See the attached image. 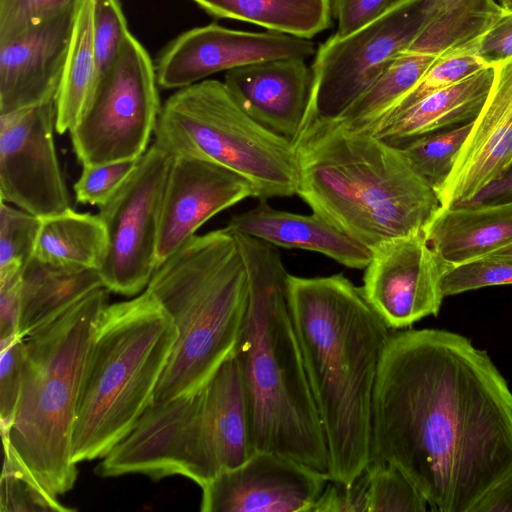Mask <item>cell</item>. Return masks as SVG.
<instances>
[{
	"mask_svg": "<svg viewBox=\"0 0 512 512\" xmlns=\"http://www.w3.org/2000/svg\"><path fill=\"white\" fill-rule=\"evenodd\" d=\"M371 462L398 467L433 511L472 512L512 472V392L488 353L447 330H391Z\"/></svg>",
	"mask_w": 512,
	"mask_h": 512,
	"instance_id": "6da1fadb",
	"label": "cell"
},
{
	"mask_svg": "<svg viewBox=\"0 0 512 512\" xmlns=\"http://www.w3.org/2000/svg\"><path fill=\"white\" fill-rule=\"evenodd\" d=\"M287 293L328 450L329 481L352 483L372 458V407L390 329L342 273L288 275Z\"/></svg>",
	"mask_w": 512,
	"mask_h": 512,
	"instance_id": "7a4b0ae2",
	"label": "cell"
},
{
	"mask_svg": "<svg viewBox=\"0 0 512 512\" xmlns=\"http://www.w3.org/2000/svg\"><path fill=\"white\" fill-rule=\"evenodd\" d=\"M232 233L248 280V305L234 356L255 452L278 453L327 474L325 435L288 301L289 274L276 246Z\"/></svg>",
	"mask_w": 512,
	"mask_h": 512,
	"instance_id": "3957f363",
	"label": "cell"
},
{
	"mask_svg": "<svg viewBox=\"0 0 512 512\" xmlns=\"http://www.w3.org/2000/svg\"><path fill=\"white\" fill-rule=\"evenodd\" d=\"M297 195L368 247L423 230L440 203L400 148L331 120L306 122L294 141Z\"/></svg>",
	"mask_w": 512,
	"mask_h": 512,
	"instance_id": "277c9868",
	"label": "cell"
},
{
	"mask_svg": "<svg viewBox=\"0 0 512 512\" xmlns=\"http://www.w3.org/2000/svg\"><path fill=\"white\" fill-rule=\"evenodd\" d=\"M146 289L178 330L153 401L195 392L234 354L247 310V273L232 231L192 236Z\"/></svg>",
	"mask_w": 512,
	"mask_h": 512,
	"instance_id": "5b68a950",
	"label": "cell"
},
{
	"mask_svg": "<svg viewBox=\"0 0 512 512\" xmlns=\"http://www.w3.org/2000/svg\"><path fill=\"white\" fill-rule=\"evenodd\" d=\"M100 287L24 337V369L11 427L1 431L18 460L58 497L76 482L72 435L79 393L97 320L108 305Z\"/></svg>",
	"mask_w": 512,
	"mask_h": 512,
	"instance_id": "8992f818",
	"label": "cell"
},
{
	"mask_svg": "<svg viewBox=\"0 0 512 512\" xmlns=\"http://www.w3.org/2000/svg\"><path fill=\"white\" fill-rule=\"evenodd\" d=\"M178 330L146 289L107 305L94 328L72 435L75 464L103 458L153 401Z\"/></svg>",
	"mask_w": 512,
	"mask_h": 512,
	"instance_id": "52a82bcc",
	"label": "cell"
},
{
	"mask_svg": "<svg viewBox=\"0 0 512 512\" xmlns=\"http://www.w3.org/2000/svg\"><path fill=\"white\" fill-rule=\"evenodd\" d=\"M154 134L174 157L210 161L239 174L259 201L297 193L294 142L250 117L224 82L205 79L177 89L161 105Z\"/></svg>",
	"mask_w": 512,
	"mask_h": 512,
	"instance_id": "ba28073f",
	"label": "cell"
},
{
	"mask_svg": "<svg viewBox=\"0 0 512 512\" xmlns=\"http://www.w3.org/2000/svg\"><path fill=\"white\" fill-rule=\"evenodd\" d=\"M445 0H393L376 19L316 49L305 121L335 120L406 50ZM304 126V125H303Z\"/></svg>",
	"mask_w": 512,
	"mask_h": 512,
	"instance_id": "9c48e42d",
	"label": "cell"
},
{
	"mask_svg": "<svg viewBox=\"0 0 512 512\" xmlns=\"http://www.w3.org/2000/svg\"><path fill=\"white\" fill-rule=\"evenodd\" d=\"M156 68L129 33L113 66L102 75L77 124L69 131L83 166L140 158L161 109Z\"/></svg>",
	"mask_w": 512,
	"mask_h": 512,
	"instance_id": "30bf717a",
	"label": "cell"
},
{
	"mask_svg": "<svg viewBox=\"0 0 512 512\" xmlns=\"http://www.w3.org/2000/svg\"><path fill=\"white\" fill-rule=\"evenodd\" d=\"M100 477L185 476L200 487L220 472L204 426V390L152 401L94 469Z\"/></svg>",
	"mask_w": 512,
	"mask_h": 512,
	"instance_id": "8fae6325",
	"label": "cell"
},
{
	"mask_svg": "<svg viewBox=\"0 0 512 512\" xmlns=\"http://www.w3.org/2000/svg\"><path fill=\"white\" fill-rule=\"evenodd\" d=\"M173 159L154 142L124 183L99 206L108 248L98 271L110 291L136 295L156 270L162 203Z\"/></svg>",
	"mask_w": 512,
	"mask_h": 512,
	"instance_id": "7c38bea8",
	"label": "cell"
},
{
	"mask_svg": "<svg viewBox=\"0 0 512 512\" xmlns=\"http://www.w3.org/2000/svg\"><path fill=\"white\" fill-rule=\"evenodd\" d=\"M54 128L55 100L0 114L1 200L41 219L71 208Z\"/></svg>",
	"mask_w": 512,
	"mask_h": 512,
	"instance_id": "4fadbf2b",
	"label": "cell"
},
{
	"mask_svg": "<svg viewBox=\"0 0 512 512\" xmlns=\"http://www.w3.org/2000/svg\"><path fill=\"white\" fill-rule=\"evenodd\" d=\"M448 267L421 230L372 249L360 288L390 330L407 329L438 315L444 299L442 276Z\"/></svg>",
	"mask_w": 512,
	"mask_h": 512,
	"instance_id": "5bb4252c",
	"label": "cell"
},
{
	"mask_svg": "<svg viewBox=\"0 0 512 512\" xmlns=\"http://www.w3.org/2000/svg\"><path fill=\"white\" fill-rule=\"evenodd\" d=\"M315 53V44L309 39L211 23L186 30L170 41L155 68L160 87L181 89L218 72L281 58L306 59Z\"/></svg>",
	"mask_w": 512,
	"mask_h": 512,
	"instance_id": "9a60e30c",
	"label": "cell"
},
{
	"mask_svg": "<svg viewBox=\"0 0 512 512\" xmlns=\"http://www.w3.org/2000/svg\"><path fill=\"white\" fill-rule=\"evenodd\" d=\"M327 474L274 452L257 451L202 488V512H310Z\"/></svg>",
	"mask_w": 512,
	"mask_h": 512,
	"instance_id": "2e32d148",
	"label": "cell"
},
{
	"mask_svg": "<svg viewBox=\"0 0 512 512\" xmlns=\"http://www.w3.org/2000/svg\"><path fill=\"white\" fill-rule=\"evenodd\" d=\"M493 67L489 94L436 191L441 207L469 202L512 168V57Z\"/></svg>",
	"mask_w": 512,
	"mask_h": 512,
	"instance_id": "e0dca14e",
	"label": "cell"
},
{
	"mask_svg": "<svg viewBox=\"0 0 512 512\" xmlns=\"http://www.w3.org/2000/svg\"><path fill=\"white\" fill-rule=\"evenodd\" d=\"M253 195L251 184L232 170L202 159L175 156L162 203L156 268L210 218Z\"/></svg>",
	"mask_w": 512,
	"mask_h": 512,
	"instance_id": "ac0fdd59",
	"label": "cell"
},
{
	"mask_svg": "<svg viewBox=\"0 0 512 512\" xmlns=\"http://www.w3.org/2000/svg\"><path fill=\"white\" fill-rule=\"evenodd\" d=\"M75 8L0 44V114L56 99Z\"/></svg>",
	"mask_w": 512,
	"mask_h": 512,
	"instance_id": "d6986e66",
	"label": "cell"
},
{
	"mask_svg": "<svg viewBox=\"0 0 512 512\" xmlns=\"http://www.w3.org/2000/svg\"><path fill=\"white\" fill-rule=\"evenodd\" d=\"M223 82L250 117L296 140L311 93V70L305 59L281 58L234 68L226 72Z\"/></svg>",
	"mask_w": 512,
	"mask_h": 512,
	"instance_id": "ffe728a7",
	"label": "cell"
},
{
	"mask_svg": "<svg viewBox=\"0 0 512 512\" xmlns=\"http://www.w3.org/2000/svg\"><path fill=\"white\" fill-rule=\"evenodd\" d=\"M227 228L276 247L317 252L353 269H364L372 257L368 247L319 215L277 210L267 201H259L254 208L233 215Z\"/></svg>",
	"mask_w": 512,
	"mask_h": 512,
	"instance_id": "44dd1931",
	"label": "cell"
},
{
	"mask_svg": "<svg viewBox=\"0 0 512 512\" xmlns=\"http://www.w3.org/2000/svg\"><path fill=\"white\" fill-rule=\"evenodd\" d=\"M423 233L435 253L449 266L484 258L512 245V198L440 206Z\"/></svg>",
	"mask_w": 512,
	"mask_h": 512,
	"instance_id": "7402d4cb",
	"label": "cell"
},
{
	"mask_svg": "<svg viewBox=\"0 0 512 512\" xmlns=\"http://www.w3.org/2000/svg\"><path fill=\"white\" fill-rule=\"evenodd\" d=\"M493 78L494 67H486L390 116L372 134L394 145L470 122L480 112Z\"/></svg>",
	"mask_w": 512,
	"mask_h": 512,
	"instance_id": "603a6c76",
	"label": "cell"
},
{
	"mask_svg": "<svg viewBox=\"0 0 512 512\" xmlns=\"http://www.w3.org/2000/svg\"><path fill=\"white\" fill-rule=\"evenodd\" d=\"M203 390L206 436L221 473L238 467L255 453L246 394L234 354L221 364Z\"/></svg>",
	"mask_w": 512,
	"mask_h": 512,
	"instance_id": "cb8c5ba5",
	"label": "cell"
},
{
	"mask_svg": "<svg viewBox=\"0 0 512 512\" xmlns=\"http://www.w3.org/2000/svg\"><path fill=\"white\" fill-rule=\"evenodd\" d=\"M103 286L97 269L51 264L33 256L21 273L18 335L25 337Z\"/></svg>",
	"mask_w": 512,
	"mask_h": 512,
	"instance_id": "d4e9b609",
	"label": "cell"
},
{
	"mask_svg": "<svg viewBox=\"0 0 512 512\" xmlns=\"http://www.w3.org/2000/svg\"><path fill=\"white\" fill-rule=\"evenodd\" d=\"M207 14L312 39L332 25L331 0H191Z\"/></svg>",
	"mask_w": 512,
	"mask_h": 512,
	"instance_id": "484cf974",
	"label": "cell"
},
{
	"mask_svg": "<svg viewBox=\"0 0 512 512\" xmlns=\"http://www.w3.org/2000/svg\"><path fill=\"white\" fill-rule=\"evenodd\" d=\"M94 0H77L74 25L55 99L56 131H70L85 112L99 80L93 40Z\"/></svg>",
	"mask_w": 512,
	"mask_h": 512,
	"instance_id": "4316f807",
	"label": "cell"
},
{
	"mask_svg": "<svg viewBox=\"0 0 512 512\" xmlns=\"http://www.w3.org/2000/svg\"><path fill=\"white\" fill-rule=\"evenodd\" d=\"M108 248L99 215L72 208L42 219L34 257L51 264L99 270Z\"/></svg>",
	"mask_w": 512,
	"mask_h": 512,
	"instance_id": "83f0119b",
	"label": "cell"
},
{
	"mask_svg": "<svg viewBox=\"0 0 512 512\" xmlns=\"http://www.w3.org/2000/svg\"><path fill=\"white\" fill-rule=\"evenodd\" d=\"M437 60L428 55L400 52L383 74L331 121L349 130L371 133Z\"/></svg>",
	"mask_w": 512,
	"mask_h": 512,
	"instance_id": "f1b7e54d",
	"label": "cell"
},
{
	"mask_svg": "<svg viewBox=\"0 0 512 512\" xmlns=\"http://www.w3.org/2000/svg\"><path fill=\"white\" fill-rule=\"evenodd\" d=\"M473 120L448 130L422 135L398 146L415 172L436 191L452 170Z\"/></svg>",
	"mask_w": 512,
	"mask_h": 512,
	"instance_id": "f546056e",
	"label": "cell"
},
{
	"mask_svg": "<svg viewBox=\"0 0 512 512\" xmlns=\"http://www.w3.org/2000/svg\"><path fill=\"white\" fill-rule=\"evenodd\" d=\"M366 512H424L427 501L395 465L371 462L366 468Z\"/></svg>",
	"mask_w": 512,
	"mask_h": 512,
	"instance_id": "4dcf8cb0",
	"label": "cell"
},
{
	"mask_svg": "<svg viewBox=\"0 0 512 512\" xmlns=\"http://www.w3.org/2000/svg\"><path fill=\"white\" fill-rule=\"evenodd\" d=\"M4 465L1 475V512L75 511L47 492L3 442Z\"/></svg>",
	"mask_w": 512,
	"mask_h": 512,
	"instance_id": "1f68e13d",
	"label": "cell"
},
{
	"mask_svg": "<svg viewBox=\"0 0 512 512\" xmlns=\"http://www.w3.org/2000/svg\"><path fill=\"white\" fill-rule=\"evenodd\" d=\"M486 67L489 66L474 51H460L438 59L379 124L426 95L453 85Z\"/></svg>",
	"mask_w": 512,
	"mask_h": 512,
	"instance_id": "d6a6232c",
	"label": "cell"
},
{
	"mask_svg": "<svg viewBox=\"0 0 512 512\" xmlns=\"http://www.w3.org/2000/svg\"><path fill=\"white\" fill-rule=\"evenodd\" d=\"M42 219L1 200L0 267L25 265L34 255Z\"/></svg>",
	"mask_w": 512,
	"mask_h": 512,
	"instance_id": "836d02e7",
	"label": "cell"
},
{
	"mask_svg": "<svg viewBox=\"0 0 512 512\" xmlns=\"http://www.w3.org/2000/svg\"><path fill=\"white\" fill-rule=\"evenodd\" d=\"M129 33L120 0H94L93 40L99 78L113 66Z\"/></svg>",
	"mask_w": 512,
	"mask_h": 512,
	"instance_id": "e575fe53",
	"label": "cell"
},
{
	"mask_svg": "<svg viewBox=\"0 0 512 512\" xmlns=\"http://www.w3.org/2000/svg\"><path fill=\"white\" fill-rule=\"evenodd\" d=\"M500 285H512V260L481 258L449 266L441 281L444 297Z\"/></svg>",
	"mask_w": 512,
	"mask_h": 512,
	"instance_id": "d590c367",
	"label": "cell"
},
{
	"mask_svg": "<svg viewBox=\"0 0 512 512\" xmlns=\"http://www.w3.org/2000/svg\"><path fill=\"white\" fill-rule=\"evenodd\" d=\"M77 0H0V44L75 7Z\"/></svg>",
	"mask_w": 512,
	"mask_h": 512,
	"instance_id": "8d00e7d4",
	"label": "cell"
},
{
	"mask_svg": "<svg viewBox=\"0 0 512 512\" xmlns=\"http://www.w3.org/2000/svg\"><path fill=\"white\" fill-rule=\"evenodd\" d=\"M0 358L1 431L12 425L20 398L24 369V337L18 334L2 339Z\"/></svg>",
	"mask_w": 512,
	"mask_h": 512,
	"instance_id": "74e56055",
	"label": "cell"
},
{
	"mask_svg": "<svg viewBox=\"0 0 512 512\" xmlns=\"http://www.w3.org/2000/svg\"><path fill=\"white\" fill-rule=\"evenodd\" d=\"M139 158L83 166L74 184L76 201L97 205L106 202L134 170Z\"/></svg>",
	"mask_w": 512,
	"mask_h": 512,
	"instance_id": "f35d334b",
	"label": "cell"
},
{
	"mask_svg": "<svg viewBox=\"0 0 512 512\" xmlns=\"http://www.w3.org/2000/svg\"><path fill=\"white\" fill-rule=\"evenodd\" d=\"M367 474L352 483L329 481L310 512H366Z\"/></svg>",
	"mask_w": 512,
	"mask_h": 512,
	"instance_id": "ab89813d",
	"label": "cell"
},
{
	"mask_svg": "<svg viewBox=\"0 0 512 512\" xmlns=\"http://www.w3.org/2000/svg\"><path fill=\"white\" fill-rule=\"evenodd\" d=\"M23 265L0 267V337L18 334L21 313V273Z\"/></svg>",
	"mask_w": 512,
	"mask_h": 512,
	"instance_id": "60d3db41",
	"label": "cell"
},
{
	"mask_svg": "<svg viewBox=\"0 0 512 512\" xmlns=\"http://www.w3.org/2000/svg\"><path fill=\"white\" fill-rule=\"evenodd\" d=\"M393 0H331L338 22L336 35L346 36L380 16Z\"/></svg>",
	"mask_w": 512,
	"mask_h": 512,
	"instance_id": "b9f144b4",
	"label": "cell"
},
{
	"mask_svg": "<svg viewBox=\"0 0 512 512\" xmlns=\"http://www.w3.org/2000/svg\"><path fill=\"white\" fill-rule=\"evenodd\" d=\"M476 54L487 65L496 64L512 57V12L502 15L479 39Z\"/></svg>",
	"mask_w": 512,
	"mask_h": 512,
	"instance_id": "7bdbcfd3",
	"label": "cell"
},
{
	"mask_svg": "<svg viewBox=\"0 0 512 512\" xmlns=\"http://www.w3.org/2000/svg\"><path fill=\"white\" fill-rule=\"evenodd\" d=\"M472 512H512V472L498 482Z\"/></svg>",
	"mask_w": 512,
	"mask_h": 512,
	"instance_id": "ee69618b",
	"label": "cell"
},
{
	"mask_svg": "<svg viewBox=\"0 0 512 512\" xmlns=\"http://www.w3.org/2000/svg\"><path fill=\"white\" fill-rule=\"evenodd\" d=\"M512 198V168L465 204H479Z\"/></svg>",
	"mask_w": 512,
	"mask_h": 512,
	"instance_id": "f6af8a7d",
	"label": "cell"
},
{
	"mask_svg": "<svg viewBox=\"0 0 512 512\" xmlns=\"http://www.w3.org/2000/svg\"><path fill=\"white\" fill-rule=\"evenodd\" d=\"M484 258H498V259H509L512 260V245L499 249Z\"/></svg>",
	"mask_w": 512,
	"mask_h": 512,
	"instance_id": "bcb514c9",
	"label": "cell"
},
{
	"mask_svg": "<svg viewBox=\"0 0 512 512\" xmlns=\"http://www.w3.org/2000/svg\"><path fill=\"white\" fill-rule=\"evenodd\" d=\"M500 5L505 11L512 12V0H500Z\"/></svg>",
	"mask_w": 512,
	"mask_h": 512,
	"instance_id": "7dc6e473",
	"label": "cell"
}]
</instances>
